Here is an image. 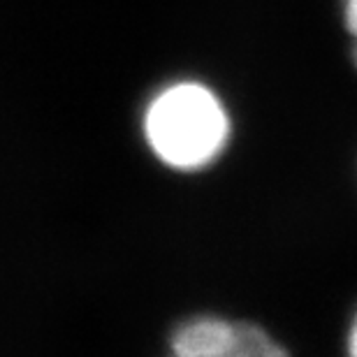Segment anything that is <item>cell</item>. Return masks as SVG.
Returning <instances> with one entry per match:
<instances>
[{
    "label": "cell",
    "mask_w": 357,
    "mask_h": 357,
    "mask_svg": "<svg viewBox=\"0 0 357 357\" xmlns=\"http://www.w3.org/2000/svg\"><path fill=\"white\" fill-rule=\"evenodd\" d=\"M142 137L153 158L174 172H199L230 144L232 119L211 86L178 79L155 91L142 112Z\"/></svg>",
    "instance_id": "obj_1"
},
{
    "label": "cell",
    "mask_w": 357,
    "mask_h": 357,
    "mask_svg": "<svg viewBox=\"0 0 357 357\" xmlns=\"http://www.w3.org/2000/svg\"><path fill=\"white\" fill-rule=\"evenodd\" d=\"M172 357H290L265 327L223 316H192L169 337Z\"/></svg>",
    "instance_id": "obj_2"
},
{
    "label": "cell",
    "mask_w": 357,
    "mask_h": 357,
    "mask_svg": "<svg viewBox=\"0 0 357 357\" xmlns=\"http://www.w3.org/2000/svg\"><path fill=\"white\" fill-rule=\"evenodd\" d=\"M344 21H346V28H348V33H351V38L355 40L353 56H355V66H357V0H344Z\"/></svg>",
    "instance_id": "obj_3"
},
{
    "label": "cell",
    "mask_w": 357,
    "mask_h": 357,
    "mask_svg": "<svg viewBox=\"0 0 357 357\" xmlns=\"http://www.w3.org/2000/svg\"><path fill=\"white\" fill-rule=\"evenodd\" d=\"M346 357H357V313L353 316L351 330H348L346 337Z\"/></svg>",
    "instance_id": "obj_4"
}]
</instances>
